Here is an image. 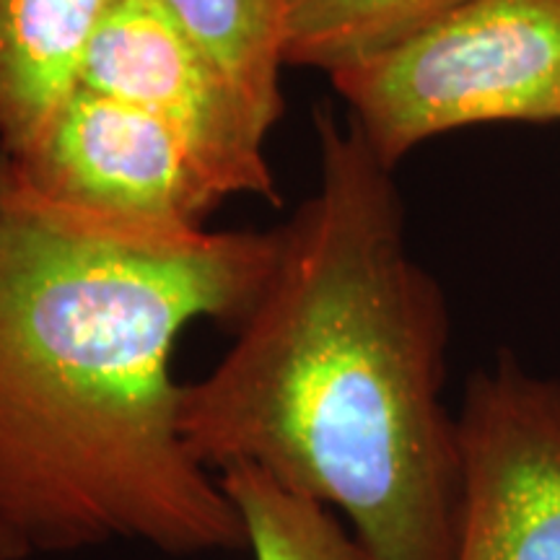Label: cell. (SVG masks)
Here are the masks:
<instances>
[{"label":"cell","mask_w":560,"mask_h":560,"mask_svg":"<svg viewBox=\"0 0 560 560\" xmlns=\"http://www.w3.org/2000/svg\"><path fill=\"white\" fill-rule=\"evenodd\" d=\"M79 86L128 102L172 125L198 151L229 198L278 190L247 102L159 0H115L79 68Z\"/></svg>","instance_id":"8992f818"},{"label":"cell","mask_w":560,"mask_h":560,"mask_svg":"<svg viewBox=\"0 0 560 560\" xmlns=\"http://www.w3.org/2000/svg\"><path fill=\"white\" fill-rule=\"evenodd\" d=\"M330 81L392 170L452 130L560 122V0H467L402 50Z\"/></svg>","instance_id":"3957f363"},{"label":"cell","mask_w":560,"mask_h":560,"mask_svg":"<svg viewBox=\"0 0 560 560\" xmlns=\"http://www.w3.org/2000/svg\"><path fill=\"white\" fill-rule=\"evenodd\" d=\"M11 161L50 200L136 226L202 229L210 210L229 200L172 125L81 86L34 149Z\"/></svg>","instance_id":"5b68a950"},{"label":"cell","mask_w":560,"mask_h":560,"mask_svg":"<svg viewBox=\"0 0 560 560\" xmlns=\"http://www.w3.org/2000/svg\"><path fill=\"white\" fill-rule=\"evenodd\" d=\"M198 42L270 132L283 115V0H159Z\"/></svg>","instance_id":"9c48e42d"},{"label":"cell","mask_w":560,"mask_h":560,"mask_svg":"<svg viewBox=\"0 0 560 560\" xmlns=\"http://www.w3.org/2000/svg\"><path fill=\"white\" fill-rule=\"evenodd\" d=\"M314 128L317 190L276 231L223 359L182 384V439L213 475L257 467L332 509L374 560H454L450 306L408 247L395 170L327 104Z\"/></svg>","instance_id":"7a4b0ae2"},{"label":"cell","mask_w":560,"mask_h":560,"mask_svg":"<svg viewBox=\"0 0 560 560\" xmlns=\"http://www.w3.org/2000/svg\"><path fill=\"white\" fill-rule=\"evenodd\" d=\"M457 429L454 560H560V382L503 353L467 380Z\"/></svg>","instance_id":"277c9868"},{"label":"cell","mask_w":560,"mask_h":560,"mask_svg":"<svg viewBox=\"0 0 560 560\" xmlns=\"http://www.w3.org/2000/svg\"><path fill=\"white\" fill-rule=\"evenodd\" d=\"M115 0H0V153L26 156L79 86V68Z\"/></svg>","instance_id":"52a82bcc"},{"label":"cell","mask_w":560,"mask_h":560,"mask_svg":"<svg viewBox=\"0 0 560 560\" xmlns=\"http://www.w3.org/2000/svg\"><path fill=\"white\" fill-rule=\"evenodd\" d=\"M26 558H30V552L21 548L9 532L0 527V560H26Z\"/></svg>","instance_id":"8fae6325"},{"label":"cell","mask_w":560,"mask_h":560,"mask_svg":"<svg viewBox=\"0 0 560 560\" xmlns=\"http://www.w3.org/2000/svg\"><path fill=\"white\" fill-rule=\"evenodd\" d=\"M467 0H283V66L330 79L369 66L423 37Z\"/></svg>","instance_id":"ba28073f"},{"label":"cell","mask_w":560,"mask_h":560,"mask_svg":"<svg viewBox=\"0 0 560 560\" xmlns=\"http://www.w3.org/2000/svg\"><path fill=\"white\" fill-rule=\"evenodd\" d=\"M278 234L151 229L42 195L0 153V527L32 556L247 548L179 431L174 348L240 325Z\"/></svg>","instance_id":"6da1fadb"},{"label":"cell","mask_w":560,"mask_h":560,"mask_svg":"<svg viewBox=\"0 0 560 560\" xmlns=\"http://www.w3.org/2000/svg\"><path fill=\"white\" fill-rule=\"evenodd\" d=\"M219 482L240 514L252 560H374L332 509L257 467H231Z\"/></svg>","instance_id":"30bf717a"}]
</instances>
